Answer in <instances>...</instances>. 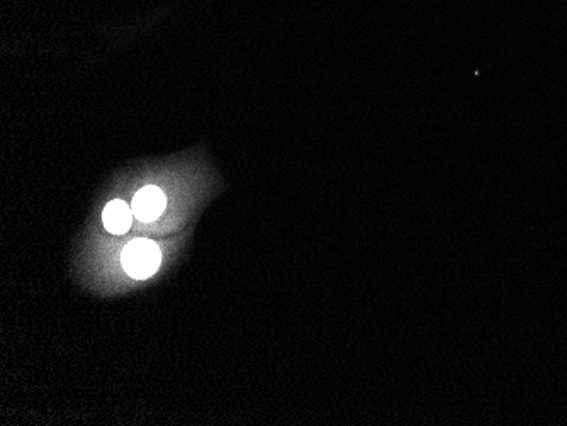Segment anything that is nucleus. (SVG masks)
<instances>
[{
	"label": "nucleus",
	"instance_id": "f03ea898",
	"mask_svg": "<svg viewBox=\"0 0 567 426\" xmlns=\"http://www.w3.org/2000/svg\"><path fill=\"white\" fill-rule=\"evenodd\" d=\"M167 204L165 194L158 187L148 185L133 197V213L140 221H153L163 213Z\"/></svg>",
	"mask_w": 567,
	"mask_h": 426
},
{
	"label": "nucleus",
	"instance_id": "f257e3e1",
	"mask_svg": "<svg viewBox=\"0 0 567 426\" xmlns=\"http://www.w3.org/2000/svg\"><path fill=\"white\" fill-rule=\"evenodd\" d=\"M121 262L126 274L135 279H146L157 272L162 262V253L155 243L140 238L124 248Z\"/></svg>",
	"mask_w": 567,
	"mask_h": 426
},
{
	"label": "nucleus",
	"instance_id": "7ed1b4c3",
	"mask_svg": "<svg viewBox=\"0 0 567 426\" xmlns=\"http://www.w3.org/2000/svg\"><path fill=\"white\" fill-rule=\"evenodd\" d=\"M133 209L124 201H113L107 204L102 219H104V226L107 231L116 233V235H123L126 231L130 230L131 223H133Z\"/></svg>",
	"mask_w": 567,
	"mask_h": 426
}]
</instances>
